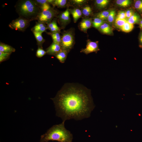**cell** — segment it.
I'll return each instance as SVG.
<instances>
[{"label":"cell","instance_id":"obj_1","mask_svg":"<svg viewBox=\"0 0 142 142\" xmlns=\"http://www.w3.org/2000/svg\"><path fill=\"white\" fill-rule=\"evenodd\" d=\"M51 99L55 105L56 115L63 121L89 118L95 107L90 90L77 84H65Z\"/></svg>","mask_w":142,"mask_h":142},{"label":"cell","instance_id":"obj_2","mask_svg":"<svg viewBox=\"0 0 142 142\" xmlns=\"http://www.w3.org/2000/svg\"><path fill=\"white\" fill-rule=\"evenodd\" d=\"M65 121L53 125L40 137V142L55 141L59 142H72V134L65 127Z\"/></svg>","mask_w":142,"mask_h":142},{"label":"cell","instance_id":"obj_3","mask_svg":"<svg viewBox=\"0 0 142 142\" xmlns=\"http://www.w3.org/2000/svg\"><path fill=\"white\" fill-rule=\"evenodd\" d=\"M17 8L20 15L27 18L37 17L40 12L39 7L35 1L30 0L21 1Z\"/></svg>","mask_w":142,"mask_h":142},{"label":"cell","instance_id":"obj_4","mask_svg":"<svg viewBox=\"0 0 142 142\" xmlns=\"http://www.w3.org/2000/svg\"><path fill=\"white\" fill-rule=\"evenodd\" d=\"M74 44V37L71 32H68L63 34L60 44L62 49L68 52L72 49Z\"/></svg>","mask_w":142,"mask_h":142},{"label":"cell","instance_id":"obj_5","mask_svg":"<svg viewBox=\"0 0 142 142\" xmlns=\"http://www.w3.org/2000/svg\"><path fill=\"white\" fill-rule=\"evenodd\" d=\"M29 22L28 19L19 17L13 21L9 24V26L12 29L23 31L28 27Z\"/></svg>","mask_w":142,"mask_h":142},{"label":"cell","instance_id":"obj_6","mask_svg":"<svg viewBox=\"0 0 142 142\" xmlns=\"http://www.w3.org/2000/svg\"><path fill=\"white\" fill-rule=\"evenodd\" d=\"M55 14L54 11L50 9L49 10L40 12L36 18L39 22L44 23H49L54 17Z\"/></svg>","mask_w":142,"mask_h":142},{"label":"cell","instance_id":"obj_7","mask_svg":"<svg viewBox=\"0 0 142 142\" xmlns=\"http://www.w3.org/2000/svg\"><path fill=\"white\" fill-rule=\"evenodd\" d=\"M98 42V41L93 42L88 40L86 48L82 49L80 52L86 54L93 52L97 53L100 50L99 48Z\"/></svg>","mask_w":142,"mask_h":142},{"label":"cell","instance_id":"obj_8","mask_svg":"<svg viewBox=\"0 0 142 142\" xmlns=\"http://www.w3.org/2000/svg\"><path fill=\"white\" fill-rule=\"evenodd\" d=\"M60 44L53 42L46 49L47 53L50 55H55L60 51L62 50Z\"/></svg>","mask_w":142,"mask_h":142},{"label":"cell","instance_id":"obj_9","mask_svg":"<svg viewBox=\"0 0 142 142\" xmlns=\"http://www.w3.org/2000/svg\"><path fill=\"white\" fill-rule=\"evenodd\" d=\"M92 24V22L91 19H84L80 22V26L82 31L86 32L88 29L91 27Z\"/></svg>","mask_w":142,"mask_h":142},{"label":"cell","instance_id":"obj_10","mask_svg":"<svg viewBox=\"0 0 142 142\" xmlns=\"http://www.w3.org/2000/svg\"><path fill=\"white\" fill-rule=\"evenodd\" d=\"M47 28L45 23L39 22L32 28L33 32H36L42 33Z\"/></svg>","mask_w":142,"mask_h":142},{"label":"cell","instance_id":"obj_11","mask_svg":"<svg viewBox=\"0 0 142 142\" xmlns=\"http://www.w3.org/2000/svg\"><path fill=\"white\" fill-rule=\"evenodd\" d=\"M99 29L101 32L104 34L110 35L113 33L112 28L109 24L105 22L100 27Z\"/></svg>","mask_w":142,"mask_h":142},{"label":"cell","instance_id":"obj_12","mask_svg":"<svg viewBox=\"0 0 142 142\" xmlns=\"http://www.w3.org/2000/svg\"><path fill=\"white\" fill-rule=\"evenodd\" d=\"M15 51V49L11 46L4 43H0V52L11 54Z\"/></svg>","mask_w":142,"mask_h":142},{"label":"cell","instance_id":"obj_13","mask_svg":"<svg viewBox=\"0 0 142 142\" xmlns=\"http://www.w3.org/2000/svg\"><path fill=\"white\" fill-rule=\"evenodd\" d=\"M141 17L140 15L137 12H135L134 14L127 19V21L129 23L134 25L139 24Z\"/></svg>","mask_w":142,"mask_h":142},{"label":"cell","instance_id":"obj_14","mask_svg":"<svg viewBox=\"0 0 142 142\" xmlns=\"http://www.w3.org/2000/svg\"><path fill=\"white\" fill-rule=\"evenodd\" d=\"M68 52L67 51L62 49L61 50L55 55L56 58L62 63H64L67 58Z\"/></svg>","mask_w":142,"mask_h":142},{"label":"cell","instance_id":"obj_15","mask_svg":"<svg viewBox=\"0 0 142 142\" xmlns=\"http://www.w3.org/2000/svg\"><path fill=\"white\" fill-rule=\"evenodd\" d=\"M60 20L62 22L64 23L68 22L70 20V13L68 9L63 12L59 17Z\"/></svg>","mask_w":142,"mask_h":142},{"label":"cell","instance_id":"obj_16","mask_svg":"<svg viewBox=\"0 0 142 142\" xmlns=\"http://www.w3.org/2000/svg\"><path fill=\"white\" fill-rule=\"evenodd\" d=\"M71 13L73 17L74 22H76L82 15V11L79 9L75 8L72 10Z\"/></svg>","mask_w":142,"mask_h":142},{"label":"cell","instance_id":"obj_17","mask_svg":"<svg viewBox=\"0 0 142 142\" xmlns=\"http://www.w3.org/2000/svg\"><path fill=\"white\" fill-rule=\"evenodd\" d=\"M47 28L53 33L58 32L60 30L59 28L57 26L55 21H53L48 23Z\"/></svg>","mask_w":142,"mask_h":142},{"label":"cell","instance_id":"obj_18","mask_svg":"<svg viewBox=\"0 0 142 142\" xmlns=\"http://www.w3.org/2000/svg\"><path fill=\"white\" fill-rule=\"evenodd\" d=\"M33 32L37 40L39 47L42 48V45L45 41V40L42 37V33L36 32Z\"/></svg>","mask_w":142,"mask_h":142},{"label":"cell","instance_id":"obj_19","mask_svg":"<svg viewBox=\"0 0 142 142\" xmlns=\"http://www.w3.org/2000/svg\"><path fill=\"white\" fill-rule=\"evenodd\" d=\"M134 27V25L131 24L127 21L120 28L122 31L128 33L131 31Z\"/></svg>","mask_w":142,"mask_h":142},{"label":"cell","instance_id":"obj_20","mask_svg":"<svg viewBox=\"0 0 142 142\" xmlns=\"http://www.w3.org/2000/svg\"><path fill=\"white\" fill-rule=\"evenodd\" d=\"M132 2V1L130 0H117L116 1V3L118 6L123 7L129 6Z\"/></svg>","mask_w":142,"mask_h":142},{"label":"cell","instance_id":"obj_21","mask_svg":"<svg viewBox=\"0 0 142 142\" xmlns=\"http://www.w3.org/2000/svg\"><path fill=\"white\" fill-rule=\"evenodd\" d=\"M53 42L60 44L61 41V38L58 32H54L51 34Z\"/></svg>","mask_w":142,"mask_h":142},{"label":"cell","instance_id":"obj_22","mask_svg":"<svg viewBox=\"0 0 142 142\" xmlns=\"http://www.w3.org/2000/svg\"><path fill=\"white\" fill-rule=\"evenodd\" d=\"M110 11L109 10L104 11L98 13L97 15V17L102 20L107 19Z\"/></svg>","mask_w":142,"mask_h":142},{"label":"cell","instance_id":"obj_23","mask_svg":"<svg viewBox=\"0 0 142 142\" xmlns=\"http://www.w3.org/2000/svg\"><path fill=\"white\" fill-rule=\"evenodd\" d=\"M109 2L108 0H96L95 1V3L98 7L102 8L105 7Z\"/></svg>","mask_w":142,"mask_h":142},{"label":"cell","instance_id":"obj_24","mask_svg":"<svg viewBox=\"0 0 142 142\" xmlns=\"http://www.w3.org/2000/svg\"><path fill=\"white\" fill-rule=\"evenodd\" d=\"M104 22V21L96 17L94 18L92 21V25L94 28L99 29Z\"/></svg>","mask_w":142,"mask_h":142},{"label":"cell","instance_id":"obj_25","mask_svg":"<svg viewBox=\"0 0 142 142\" xmlns=\"http://www.w3.org/2000/svg\"><path fill=\"white\" fill-rule=\"evenodd\" d=\"M135 8L142 14V0H137L135 1L134 4Z\"/></svg>","mask_w":142,"mask_h":142},{"label":"cell","instance_id":"obj_26","mask_svg":"<svg viewBox=\"0 0 142 142\" xmlns=\"http://www.w3.org/2000/svg\"><path fill=\"white\" fill-rule=\"evenodd\" d=\"M127 21L126 19H121L116 18L115 21V25L117 27L120 29Z\"/></svg>","mask_w":142,"mask_h":142},{"label":"cell","instance_id":"obj_27","mask_svg":"<svg viewBox=\"0 0 142 142\" xmlns=\"http://www.w3.org/2000/svg\"><path fill=\"white\" fill-rule=\"evenodd\" d=\"M67 1L66 0H54L53 4V5L59 7H64L67 3Z\"/></svg>","mask_w":142,"mask_h":142},{"label":"cell","instance_id":"obj_28","mask_svg":"<svg viewBox=\"0 0 142 142\" xmlns=\"http://www.w3.org/2000/svg\"><path fill=\"white\" fill-rule=\"evenodd\" d=\"M115 15L116 12L114 10H112L110 11L107 19L109 23H112L115 20Z\"/></svg>","mask_w":142,"mask_h":142},{"label":"cell","instance_id":"obj_29","mask_svg":"<svg viewBox=\"0 0 142 142\" xmlns=\"http://www.w3.org/2000/svg\"><path fill=\"white\" fill-rule=\"evenodd\" d=\"M92 11V8L90 6H86L83 8L82 12L85 16H88L91 14Z\"/></svg>","mask_w":142,"mask_h":142},{"label":"cell","instance_id":"obj_30","mask_svg":"<svg viewBox=\"0 0 142 142\" xmlns=\"http://www.w3.org/2000/svg\"><path fill=\"white\" fill-rule=\"evenodd\" d=\"M11 53L0 52V62H2L9 58Z\"/></svg>","mask_w":142,"mask_h":142},{"label":"cell","instance_id":"obj_31","mask_svg":"<svg viewBox=\"0 0 142 142\" xmlns=\"http://www.w3.org/2000/svg\"><path fill=\"white\" fill-rule=\"evenodd\" d=\"M47 53L46 52L43 50L42 48L38 47L36 53V55L38 57H42Z\"/></svg>","mask_w":142,"mask_h":142},{"label":"cell","instance_id":"obj_32","mask_svg":"<svg viewBox=\"0 0 142 142\" xmlns=\"http://www.w3.org/2000/svg\"><path fill=\"white\" fill-rule=\"evenodd\" d=\"M116 18L121 19H126L125 11H119Z\"/></svg>","mask_w":142,"mask_h":142},{"label":"cell","instance_id":"obj_33","mask_svg":"<svg viewBox=\"0 0 142 142\" xmlns=\"http://www.w3.org/2000/svg\"><path fill=\"white\" fill-rule=\"evenodd\" d=\"M125 12L126 18L127 19L132 16L135 12L134 10L132 9H128Z\"/></svg>","mask_w":142,"mask_h":142},{"label":"cell","instance_id":"obj_34","mask_svg":"<svg viewBox=\"0 0 142 142\" xmlns=\"http://www.w3.org/2000/svg\"><path fill=\"white\" fill-rule=\"evenodd\" d=\"M39 7L40 8L42 11H47L51 9L50 5L48 3L43 4Z\"/></svg>","mask_w":142,"mask_h":142},{"label":"cell","instance_id":"obj_35","mask_svg":"<svg viewBox=\"0 0 142 142\" xmlns=\"http://www.w3.org/2000/svg\"><path fill=\"white\" fill-rule=\"evenodd\" d=\"M34 1L38 6L39 7L44 3H48L47 0H36Z\"/></svg>","mask_w":142,"mask_h":142},{"label":"cell","instance_id":"obj_36","mask_svg":"<svg viewBox=\"0 0 142 142\" xmlns=\"http://www.w3.org/2000/svg\"><path fill=\"white\" fill-rule=\"evenodd\" d=\"M139 46L141 48H142V31H141L139 34Z\"/></svg>","mask_w":142,"mask_h":142},{"label":"cell","instance_id":"obj_37","mask_svg":"<svg viewBox=\"0 0 142 142\" xmlns=\"http://www.w3.org/2000/svg\"><path fill=\"white\" fill-rule=\"evenodd\" d=\"M73 1V2L78 4H81L86 2V1L84 0H74Z\"/></svg>","mask_w":142,"mask_h":142},{"label":"cell","instance_id":"obj_38","mask_svg":"<svg viewBox=\"0 0 142 142\" xmlns=\"http://www.w3.org/2000/svg\"><path fill=\"white\" fill-rule=\"evenodd\" d=\"M139 24V27L141 31H142V17L141 18Z\"/></svg>","mask_w":142,"mask_h":142},{"label":"cell","instance_id":"obj_39","mask_svg":"<svg viewBox=\"0 0 142 142\" xmlns=\"http://www.w3.org/2000/svg\"><path fill=\"white\" fill-rule=\"evenodd\" d=\"M142 94H137V95H141Z\"/></svg>","mask_w":142,"mask_h":142}]
</instances>
